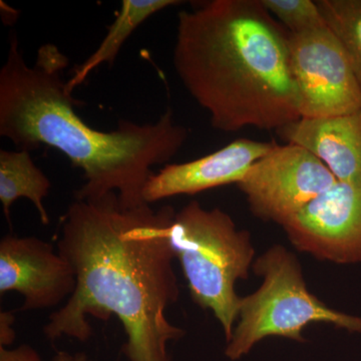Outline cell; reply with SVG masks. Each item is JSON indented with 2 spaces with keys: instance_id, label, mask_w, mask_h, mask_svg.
<instances>
[{
  "instance_id": "16",
  "label": "cell",
  "mask_w": 361,
  "mask_h": 361,
  "mask_svg": "<svg viewBox=\"0 0 361 361\" xmlns=\"http://www.w3.org/2000/svg\"><path fill=\"white\" fill-rule=\"evenodd\" d=\"M0 361H42L39 353L28 344L16 348L0 346Z\"/></svg>"
},
{
  "instance_id": "17",
  "label": "cell",
  "mask_w": 361,
  "mask_h": 361,
  "mask_svg": "<svg viewBox=\"0 0 361 361\" xmlns=\"http://www.w3.org/2000/svg\"><path fill=\"white\" fill-rule=\"evenodd\" d=\"M16 316L13 311L0 312V346L7 348L16 341V334L14 330Z\"/></svg>"
},
{
  "instance_id": "2",
  "label": "cell",
  "mask_w": 361,
  "mask_h": 361,
  "mask_svg": "<svg viewBox=\"0 0 361 361\" xmlns=\"http://www.w3.org/2000/svg\"><path fill=\"white\" fill-rule=\"evenodd\" d=\"M68 66L66 54L51 44L42 45L33 65H26L18 35L11 33L0 71V135L20 149L45 145L61 152L84 172L77 200L116 193L123 205L147 204L142 192L153 167L172 160L189 132L170 108L154 123L122 121L111 132L92 129L75 113L78 101L65 80Z\"/></svg>"
},
{
  "instance_id": "4",
  "label": "cell",
  "mask_w": 361,
  "mask_h": 361,
  "mask_svg": "<svg viewBox=\"0 0 361 361\" xmlns=\"http://www.w3.org/2000/svg\"><path fill=\"white\" fill-rule=\"evenodd\" d=\"M169 239L192 299L212 311L229 341L242 299L235 284L248 278L255 256L250 235L239 230L229 214L191 201L175 214Z\"/></svg>"
},
{
  "instance_id": "13",
  "label": "cell",
  "mask_w": 361,
  "mask_h": 361,
  "mask_svg": "<svg viewBox=\"0 0 361 361\" xmlns=\"http://www.w3.org/2000/svg\"><path fill=\"white\" fill-rule=\"evenodd\" d=\"M180 4V0H123L120 13L109 27L103 42L87 61L75 68L73 77L68 80V90L73 92L77 89L97 66L115 63L116 56L130 35L152 16Z\"/></svg>"
},
{
  "instance_id": "10",
  "label": "cell",
  "mask_w": 361,
  "mask_h": 361,
  "mask_svg": "<svg viewBox=\"0 0 361 361\" xmlns=\"http://www.w3.org/2000/svg\"><path fill=\"white\" fill-rule=\"evenodd\" d=\"M275 145L242 137L197 160L166 165L151 176L142 198L147 204H152L179 195H195L237 184L248 169L269 153Z\"/></svg>"
},
{
  "instance_id": "18",
  "label": "cell",
  "mask_w": 361,
  "mask_h": 361,
  "mask_svg": "<svg viewBox=\"0 0 361 361\" xmlns=\"http://www.w3.org/2000/svg\"><path fill=\"white\" fill-rule=\"evenodd\" d=\"M52 361H92L87 357V355L85 353H68V351H58L54 355V357L52 358Z\"/></svg>"
},
{
  "instance_id": "8",
  "label": "cell",
  "mask_w": 361,
  "mask_h": 361,
  "mask_svg": "<svg viewBox=\"0 0 361 361\" xmlns=\"http://www.w3.org/2000/svg\"><path fill=\"white\" fill-rule=\"evenodd\" d=\"M292 244L320 260L361 263V182H337L282 226Z\"/></svg>"
},
{
  "instance_id": "11",
  "label": "cell",
  "mask_w": 361,
  "mask_h": 361,
  "mask_svg": "<svg viewBox=\"0 0 361 361\" xmlns=\"http://www.w3.org/2000/svg\"><path fill=\"white\" fill-rule=\"evenodd\" d=\"M277 134L317 157L338 182H361V109L331 118H300Z\"/></svg>"
},
{
  "instance_id": "7",
  "label": "cell",
  "mask_w": 361,
  "mask_h": 361,
  "mask_svg": "<svg viewBox=\"0 0 361 361\" xmlns=\"http://www.w3.org/2000/svg\"><path fill=\"white\" fill-rule=\"evenodd\" d=\"M289 66L301 118H331L361 109V85L329 26L288 37Z\"/></svg>"
},
{
  "instance_id": "3",
  "label": "cell",
  "mask_w": 361,
  "mask_h": 361,
  "mask_svg": "<svg viewBox=\"0 0 361 361\" xmlns=\"http://www.w3.org/2000/svg\"><path fill=\"white\" fill-rule=\"evenodd\" d=\"M289 32L261 0H207L178 14L173 65L214 129L278 130L301 118Z\"/></svg>"
},
{
  "instance_id": "6",
  "label": "cell",
  "mask_w": 361,
  "mask_h": 361,
  "mask_svg": "<svg viewBox=\"0 0 361 361\" xmlns=\"http://www.w3.org/2000/svg\"><path fill=\"white\" fill-rule=\"evenodd\" d=\"M336 182L317 157L287 142L275 145L236 185L254 216L283 226Z\"/></svg>"
},
{
  "instance_id": "5",
  "label": "cell",
  "mask_w": 361,
  "mask_h": 361,
  "mask_svg": "<svg viewBox=\"0 0 361 361\" xmlns=\"http://www.w3.org/2000/svg\"><path fill=\"white\" fill-rule=\"evenodd\" d=\"M253 269L263 282L241 299L238 324L225 349L230 360L248 355L266 337L304 342L303 330L311 323L361 334V317L332 310L308 290L299 261L283 246L268 249L253 263Z\"/></svg>"
},
{
  "instance_id": "12",
  "label": "cell",
  "mask_w": 361,
  "mask_h": 361,
  "mask_svg": "<svg viewBox=\"0 0 361 361\" xmlns=\"http://www.w3.org/2000/svg\"><path fill=\"white\" fill-rule=\"evenodd\" d=\"M51 187V180L35 165L30 152L0 149V202L8 222L14 202L25 198L35 205L42 224H49L44 201Z\"/></svg>"
},
{
  "instance_id": "1",
  "label": "cell",
  "mask_w": 361,
  "mask_h": 361,
  "mask_svg": "<svg viewBox=\"0 0 361 361\" xmlns=\"http://www.w3.org/2000/svg\"><path fill=\"white\" fill-rule=\"evenodd\" d=\"M171 206L123 205L116 193L71 203L61 220L58 251L73 266L77 288L44 329L51 341H89V316L116 315L129 361H171L168 344L184 336L169 322L179 299L169 227Z\"/></svg>"
},
{
  "instance_id": "14",
  "label": "cell",
  "mask_w": 361,
  "mask_h": 361,
  "mask_svg": "<svg viewBox=\"0 0 361 361\" xmlns=\"http://www.w3.org/2000/svg\"><path fill=\"white\" fill-rule=\"evenodd\" d=\"M361 85V0H316Z\"/></svg>"
},
{
  "instance_id": "9",
  "label": "cell",
  "mask_w": 361,
  "mask_h": 361,
  "mask_svg": "<svg viewBox=\"0 0 361 361\" xmlns=\"http://www.w3.org/2000/svg\"><path fill=\"white\" fill-rule=\"evenodd\" d=\"M75 288V269L49 242L16 235L0 241V293L16 291L25 297L20 311L58 306Z\"/></svg>"
},
{
  "instance_id": "15",
  "label": "cell",
  "mask_w": 361,
  "mask_h": 361,
  "mask_svg": "<svg viewBox=\"0 0 361 361\" xmlns=\"http://www.w3.org/2000/svg\"><path fill=\"white\" fill-rule=\"evenodd\" d=\"M261 4L291 35L327 26L317 2L313 0H261Z\"/></svg>"
}]
</instances>
